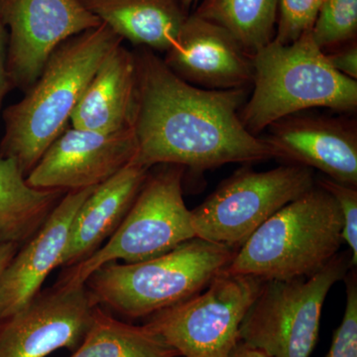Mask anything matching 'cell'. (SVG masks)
Wrapping results in <instances>:
<instances>
[{
	"label": "cell",
	"instance_id": "2e32d148",
	"mask_svg": "<svg viewBox=\"0 0 357 357\" xmlns=\"http://www.w3.org/2000/svg\"><path fill=\"white\" fill-rule=\"evenodd\" d=\"M139 105L135 53L123 44L110 52L73 112L72 128L100 133L133 129Z\"/></svg>",
	"mask_w": 357,
	"mask_h": 357
},
{
	"label": "cell",
	"instance_id": "7c38bea8",
	"mask_svg": "<svg viewBox=\"0 0 357 357\" xmlns=\"http://www.w3.org/2000/svg\"><path fill=\"white\" fill-rule=\"evenodd\" d=\"M136 147L134 128L114 133L67 128L47 148L26 182L66 192L96 187L130 164Z\"/></svg>",
	"mask_w": 357,
	"mask_h": 357
},
{
	"label": "cell",
	"instance_id": "cb8c5ba5",
	"mask_svg": "<svg viewBox=\"0 0 357 357\" xmlns=\"http://www.w3.org/2000/svg\"><path fill=\"white\" fill-rule=\"evenodd\" d=\"M345 309L342 324L333 333L332 345L325 357H357V274L354 267L345 278Z\"/></svg>",
	"mask_w": 357,
	"mask_h": 357
},
{
	"label": "cell",
	"instance_id": "8992f818",
	"mask_svg": "<svg viewBox=\"0 0 357 357\" xmlns=\"http://www.w3.org/2000/svg\"><path fill=\"white\" fill-rule=\"evenodd\" d=\"M155 167L107 244L84 261L67 267L56 284L83 285L89 275L107 263L145 261L197 237L191 211L183 197L185 169L170 164Z\"/></svg>",
	"mask_w": 357,
	"mask_h": 357
},
{
	"label": "cell",
	"instance_id": "7a4b0ae2",
	"mask_svg": "<svg viewBox=\"0 0 357 357\" xmlns=\"http://www.w3.org/2000/svg\"><path fill=\"white\" fill-rule=\"evenodd\" d=\"M123 43L105 23L66 40L20 102L2 114L0 157L11 158L25 176L66 130L91 77L107 55Z\"/></svg>",
	"mask_w": 357,
	"mask_h": 357
},
{
	"label": "cell",
	"instance_id": "d4e9b609",
	"mask_svg": "<svg viewBox=\"0 0 357 357\" xmlns=\"http://www.w3.org/2000/svg\"><path fill=\"white\" fill-rule=\"evenodd\" d=\"M316 184L330 192L337 202L342 222V241L349 246L352 265L357 264V187L328 177L316 178Z\"/></svg>",
	"mask_w": 357,
	"mask_h": 357
},
{
	"label": "cell",
	"instance_id": "30bf717a",
	"mask_svg": "<svg viewBox=\"0 0 357 357\" xmlns=\"http://www.w3.org/2000/svg\"><path fill=\"white\" fill-rule=\"evenodd\" d=\"M0 20L8 32L9 84L24 93L63 42L102 23L79 0H0Z\"/></svg>",
	"mask_w": 357,
	"mask_h": 357
},
{
	"label": "cell",
	"instance_id": "f546056e",
	"mask_svg": "<svg viewBox=\"0 0 357 357\" xmlns=\"http://www.w3.org/2000/svg\"><path fill=\"white\" fill-rule=\"evenodd\" d=\"M198 0H182L183 4L187 10H189L190 7L192 6V4L196 3Z\"/></svg>",
	"mask_w": 357,
	"mask_h": 357
},
{
	"label": "cell",
	"instance_id": "9a60e30c",
	"mask_svg": "<svg viewBox=\"0 0 357 357\" xmlns=\"http://www.w3.org/2000/svg\"><path fill=\"white\" fill-rule=\"evenodd\" d=\"M95 188L66 192L41 229L7 264L0 275V319L26 306L60 266L73 220Z\"/></svg>",
	"mask_w": 357,
	"mask_h": 357
},
{
	"label": "cell",
	"instance_id": "8fae6325",
	"mask_svg": "<svg viewBox=\"0 0 357 357\" xmlns=\"http://www.w3.org/2000/svg\"><path fill=\"white\" fill-rule=\"evenodd\" d=\"M98 306L84 284H55L41 291L0 319V357H45L63 347L76 351Z\"/></svg>",
	"mask_w": 357,
	"mask_h": 357
},
{
	"label": "cell",
	"instance_id": "5b68a950",
	"mask_svg": "<svg viewBox=\"0 0 357 357\" xmlns=\"http://www.w3.org/2000/svg\"><path fill=\"white\" fill-rule=\"evenodd\" d=\"M237 250L195 237L145 261L107 263L84 285L98 306L129 318L152 316L202 292L229 267Z\"/></svg>",
	"mask_w": 357,
	"mask_h": 357
},
{
	"label": "cell",
	"instance_id": "e0dca14e",
	"mask_svg": "<svg viewBox=\"0 0 357 357\" xmlns=\"http://www.w3.org/2000/svg\"><path fill=\"white\" fill-rule=\"evenodd\" d=\"M150 169L128 164L96 185L77 211L60 266H74L95 253L123 222Z\"/></svg>",
	"mask_w": 357,
	"mask_h": 357
},
{
	"label": "cell",
	"instance_id": "603a6c76",
	"mask_svg": "<svg viewBox=\"0 0 357 357\" xmlns=\"http://www.w3.org/2000/svg\"><path fill=\"white\" fill-rule=\"evenodd\" d=\"M323 0H278L274 40L288 45L312 31Z\"/></svg>",
	"mask_w": 357,
	"mask_h": 357
},
{
	"label": "cell",
	"instance_id": "ac0fdd59",
	"mask_svg": "<svg viewBox=\"0 0 357 357\" xmlns=\"http://www.w3.org/2000/svg\"><path fill=\"white\" fill-rule=\"evenodd\" d=\"M122 40L152 51L172 46L189 16L182 0H79Z\"/></svg>",
	"mask_w": 357,
	"mask_h": 357
},
{
	"label": "cell",
	"instance_id": "484cf974",
	"mask_svg": "<svg viewBox=\"0 0 357 357\" xmlns=\"http://www.w3.org/2000/svg\"><path fill=\"white\" fill-rule=\"evenodd\" d=\"M325 54L333 69L340 74L357 81L356 41L345 44Z\"/></svg>",
	"mask_w": 357,
	"mask_h": 357
},
{
	"label": "cell",
	"instance_id": "4316f807",
	"mask_svg": "<svg viewBox=\"0 0 357 357\" xmlns=\"http://www.w3.org/2000/svg\"><path fill=\"white\" fill-rule=\"evenodd\" d=\"M7 49H8V32L6 25L0 20V110L4 98L11 91L7 73Z\"/></svg>",
	"mask_w": 357,
	"mask_h": 357
},
{
	"label": "cell",
	"instance_id": "ba28073f",
	"mask_svg": "<svg viewBox=\"0 0 357 357\" xmlns=\"http://www.w3.org/2000/svg\"><path fill=\"white\" fill-rule=\"evenodd\" d=\"M314 185L307 167L288 163L258 172L244 164L191 211L196 236L239 248L268 218Z\"/></svg>",
	"mask_w": 357,
	"mask_h": 357
},
{
	"label": "cell",
	"instance_id": "5bb4252c",
	"mask_svg": "<svg viewBox=\"0 0 357 357\" xmlns=\"http://www.w3.org/2000/svg\"><path fill=\"white\" fill-rule=\"evenodd\" d=\"M164 63L183 81L206 89H248L253 57L227 30L189 14Z\"/></svg>",
	"mask_w": 357,
	"mask_h": 357
},
{
	"label": "cell",
	"instance_id": "9c48e42d",
	"mask_svg": "<svg viewBox=\"0 0 357 357\" xmlns=\"http://www.w3.org/2000/svg\"><path fill=\"white\" fill-rule=\"evenodd\" d=\"M264 280L222 271L202 292L152 314L146 326L181 357H225Z\"/></svg>",
	"mask_w": 357,
	"mask_h": 357
},
{
	"label": "cell",
	"instance_id": "ffe728a7",
	"mask_svg": "<svg viewBox=\"0 0 357 357\" xmlns=\"http://www.w3.org/2000/svg\"><path fill=\"white\" fill-rule=\"evenodd\" d=\"M70 357H181L146 326L128 325L98 306L83 342Z\"/></svg>",
	"mask_w": 357,
	"mask_h": 357
},
{
	"label": "cell",
	"instance_id": "277c9868",
	"mask_svg": "<svg viewBox=\"0 0 357 357\" xmlns=\"http://www.w3.org/2000/svg\"><path fill=\"white\" fill-rule=\"evenodd\" d=\"M342 227L337 202L316 184L258 227L225 271L264 281L307 278L337 255Z\"/></svg>",
	"mask_w": 357,
	"mask_h": 357
},
{
	"label": "cell",
	"instance_id": "52a82bcc",
	"mask_svg": "<svg viewBox=\"0 0 357 357\" xmlns=\"http://www.w3.org/2000/svg\"><path fill=\"white\" fill-rule=\"evenodd\" d=\"M351 259V251L337 253L307 278L265 281L241 323L239 340L269 357H310L326 296L354 267Z\"/></svg>",
	"mask_w": 357,
	"mask_h": 357
},
{
	"label": "cell",
	"instance_id": "44dd1931",
	"mask_svg": "<svg viewBox=\"0 0 357 357\" xmlns=\"http://www.w3.org/2000/svg\"><path fill=\"white\" fill-rule=\"evenodd\" d=\"M277 13L278 0H203L194 13L225 28L253 57L273 41Z\"/></svg>",
	"mask_w": 357,
	"mask_h": 357
},
{
	"label": "cell",
	"instance_id": "7402d4cb",
	"mask_svg": "<svg viewBox=\"0 0 357 357\" xmlns=\"http://www.w3.org/2000/svg\"><path fill=\"white\" fill-rule=\"evenodd\" d=\"M357 0H323L312 36L321 51L356 41Z\"/></svg>",
	"mask_w": 357,
	"mask_h": 357
},
{
	"label": "cell",
	"instance_id": "4fadbf2b",
	"mask_svg": "<svg viewBox=\"0 0 357 357\" xmlns=\"http://www.w3.org/2000/svg\"><path fill=\"white\" fill-rule=\"evenodd\" d=\"M264 138L278 159L317 169L326 177L357 187V128L344 117L289 115L274 122Z\"/></svg>",
	"mask_w": 357,
	"mask_h": 357
},
{
	"label": "cell",
	"instance_id": "f1b7e54d",
	"mask_svg": "<svg viewBox=\"0 0 357 357\" xmlns=\"http://www.w3.org/2000/svg\"><path fill=\"white\" fill-rule=\"evenodd\" d=\"M20 248V246L17 244H6V245L0 246V275Z\"/></svg>",
	"mask_w": 357,
	"mask_h": 357
},
{
	"label": "cell",
	"instance_id": "3957f363",
	"mask_svg": "<svg viewBox=\"0 0 357 357\" xmlns=\"http://www.w3.org/2000/svg\"><path fill=\"white\" fill-rule=\"evenodd\" d=\"M253 67L252 91L239 112L244 128L253 135L306 110L357 109V81L333 69L312 31L291 44L270 42L253 55Z\"/></svg>",
	"mask_w": 357,
	"mask_h": 357
},
{
	"label": "cell",
	"instance_id": "83f0119b",
	"mask_svg": "<svg viewBox=\"0 0 357 357\" xmlns=\"http://www.w3.org/2000/svg\"><path fill=\"white\" fill-rule=\"evenodd\" d=\"M225 357H269L266 354L239 340Z\"/></svg>",
	"mask_w": 357,
	"mask_h": 357
},
{
	"label": "cell",
	"instance_id": "d6986e66",
	"mask_svg": "<svg viewBox=\"0 0 357 357\" xmlns=\"http://www.w3.org/2000/svg\"><path fill=\"white\" fill-rule=\"evenodd\" d=\"M65 195L61 190L31 187L13 159L0 157V246L24 245Z\"/></svg>",
	"mask_w": 357,
	"mask_h": 357
},
{
	"label": "cell",
	"instance_id": "6da1fadb",
	"mask_svg": "<svg viewBox=\"0 0 357 357\" xmlns=\"http://www.w3.org/2000/svg\"><path fill=\"white\" fill-rule=\"evenodd\" d=\"M135 53L139 105L130 164H170L194 171L278 159L266 140L244 128L239 112L248 89H206L183 81L154 51Z\"/></svg>",
	"mask_w": 357,
	"mask_h": 357
}]
</instances>
